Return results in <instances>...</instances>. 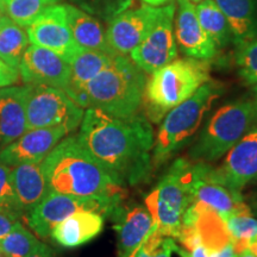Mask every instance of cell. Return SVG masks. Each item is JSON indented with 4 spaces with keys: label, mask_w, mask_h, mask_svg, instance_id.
Returning a JSON list of instances; mask_svg holds the SVG:
<instances>
[{
    "label": "cell",
    "mask_w": 257,
    "mask_h": 257,
    "mask_svg": "<svg viewBox=\"0 0 257 257\" xmlns=\"http://www.w3.org/2000/svg\"><path fill=\"white\" fill-rule=\"evenodd\" d=\"M162 8L143 5L126 10L112 19L106 30V38L117 55L126 56L136 48L160 18Z\"/></svg>",
    "instance_id": "obj_13"
},
{
    "label": "cell",
    "mask_w": 257,
    "mask_h": 257,
    "mask_svg": "<svg viewBox=\"0 0 257 257\" xmlns=\"http://www.w3.org/2000/svg\"><path fill=\"white\" fill-rule=\"evenodd\" d=\"M257 126V106L251 100H236L214 112L188 152L194 162H213L223 157L251 128Z\"/></svg>",
    "instance_id": "obj_6"
},
{
    "label": "cell",
    "mask_w": 257,
    "mask_h": 257,
    "mask_svg": "<svg viewBox=\"0 0 257 257\" xmlns=\"http://www.w3.org/2000/svg\"><path fill=\"white\" fill-rule=\"evenodd\" d=\"M17 221L19 220H16L14 218L6 216L4 213H0V239L4 238L6 234L14 229Z\"/></svg>",
    "instance_id": "obj_35"
},
{
    "label": "cell",
    "mask_w": 257,
    "mask_h": 257,
    "mask_svg": "<svg viewBox=\"0 0 257 257\" xmlns=\"http://www.w3.org/2000/svg\"><path fill=\"white\" fill-rule=\"evenodd\" d=\"M175 4L162 8L160 18L148 35L130 53V60L144 73L153 74L178 57L174 34Z\"/></svg>",
    "instance_id": "obj_11"
},
{
    "label": "cell",
    "mask_w": 257,
    "mask_h": 257,
    "mask_svg": "<svg viewBox=\"0 0 257 257\" xmlns=\"http://www.w3.org/2000/svg\"><path fill=\"white\" fill-rule=\"evenodd\" d=\"M27 34L31 44L54 51L68 62L81 49L74 41L67 23L64 5L55 4L48 8L29 25Z\"/></svg>",
    "instance_id": "obj_12"
},
{
    "label": "cell",
    "mask_w": 257,
    "mask_h": 257,
    "mask_svg": "<svg viewBox=\"0 0 257 257\" xmlns=\"http://www.w3.org/2000/svg\"><path fill=\"white\" fill-rule=\"evenodd\" d=\"M182 225H188L195 230L201 245L208 251H216L232 242L225 220L217 211L199 201H193L185 211Z\"/></svg>",
    "instance_id": "obj_19"
},
{
    "label": "cell",
    "mask_w": 257,
    "mask_h": 257,
    "mask_svg": "<svg viewBox=\"0 0 257 257\" xmlns=\"http://www.w3.org/2000/svg\"><path fill=\"white\" fill-rule=\"evenodd\" d=\"M60 0H6L4 11L15 23L28 28L50 6Z\"/></svg>",
    "instance_id": "obj_28"
},
{
    "label": "cell",
    "mask_w": 257,
    "mask_h": 257,
    "mask_svg": "<svg viewBox=\"0 0 257 257\" xmlns=\"http://www.w3.org/2000/svg\"><path fill=\"white\" fill-rule=\"evenodd\" d=\"M117 233V257H130L153 230L154 223L144 206H123L120 204L110 217Z\"/></svg>",
    "instance_id": "obj_18"
},
{
    "label": "cell",
    "mask_w": 257,
    "mask_h": 257,
    "mask_svg": "<svg viewBox=\"0 0 257 257\" xmlns=\"http://www.w3.org/2000/svg\"><path fill=\"white\" fill-rule=\"evenodd\" d=\"M210 80L206 61L175 59L161 67L146 83L143 102L147 118L152 123H160L172 108L187 100Z\"/></svg>",
    "instance_id": "obj_4"
},
{
    "label": "cell",
    "mask_w": 257,
    "mask_h": 257,
    "mask_svg": "<svg viewBox=\"0 0 257 257\" xmlns=\"http://www.w3.org/2000/svg\"><path fill=\"white\" fill-rule=\"evenodd\" d=\"M236 63L239 76L246 85L257 83V36L236 46Z\"/></svg>",
    "instance_id": "obj_31"
},
{
    "label": "cell",
    "mask_w": 257,
    "mask_h": 257,
    "mask_svg": "<svg viewBox=\"0 0 257 257\" xmlns=\"http://www.w3.org/2000/svg\"><path fill=\"white\" fill-rule=\"evenodd\" d=\"M253 101H255V104L257 106V83L256 85H253Z\"/></svg>",
    "instance_id": "obj_42"
},
{
    "label": "cell",
    "mask_w": 257,
    "mask_h": 257,
    "mask_svg": "<svg viewBox=\"0 0 257 257\" xmlns=\"http://www.w3.org/2000/svg\"><path fill=\"white\" fill-rule=\"evenodd\" d=\"M6 16L5 11L3 9H0V27H2V23H3V19H4V17Z\"/></svg>",
    "instance_id": "obj_43"
},
{
    "label": "cell",
    "mask_w": 257,
    "mask_h": 257,
    "mask_svg": "<svg viewBox=\"0 0 257 257\" xmlns=\"http://www.w3.org/2000/svg\"><path fill=\"white\" fill-rule=\"evenodd\" d=\"M179 163L184 184L193 201L206 204L221 217L237 214L251 216V210L239 192L219 184L210 176V163L194 162L180 157Z\"/></svg>",
    "instance_id": "obj_10"
},
{
    "label": "cell",
    "mask_w": 257,
    "mask_h": 257,
    "mask_svg": "<svg viewBox=\"0 0 257 257\" xmlns=\"http://www.w3.org/2000/svg\"><path fill=\"white\" fill-rule=\"evenodd\" d=\"M189 2H195V3H200L202 0H189Z\"/></svg>",
    "instance_id": "obj_46"
},
{
    "label": "cell",
    "mask_w": 257,
    "mask_h": 257,
    "mask_svg": "<svg viewBox=\"0 0 257 257\" xmlns=\"http://www.w3.org/2000/svg\"><path fill=\"white\" fill-rule=\"evenodd\" d=\"M24 85L49 86L67 91L70 80V64L63 57L35 44L28 47L18 67Z\"/></svg>",
    "instance_id": "obj_15"
},
{
    "label": "cell",
    "mask_w": 257,
    "mask_h": 257,
    "mask_svg": "<svg viewBox=\"0 0 257 257\" xmlns=\"http://www.w3.org/2000/svg\"><path fill=\"white\" fill-rule=\"evenodd\" d=\"M221 91L220 83L210 80L187 100L172 108L165 115L154 140L153 168H159L191 142Z\"/></svg>",
    "instance_id": "obj_5"
},
{
    "label": "cell",
    "mask_w": 257,
    "mask_h": 257,
    "mask_svg": "<svg viewBox=\"0 0 257 257\" xmlns=\"http://www.w3.org/2000/svg\"><path fill=\"white\" fill-rule=\"evenodd\" d=\"M64 9H66L67 23L74 41L81 49L102 51L108 55L117 56V54L111 49L108 44L106 31L95 18L76 6L66 4Z\"/></svg>",
    "instance_id": "obj_24"
},
{
    "label": "cell",
    "mask_w": 257,
    "mask_h": 257,
    "mask_svg": "<svg viewBox=\"0 0 257 257\" xmlns=\"http://www.w3.org/2000/svg\"><path fill=\"white\" fill-rule=\"evenodd\" d=\"M193 202L182 180L176 160L159 184L146 197V207L156 230L166 237L176 238L182 226L185 211Z\"/></svg>",
    "instance_id": "obj_7"
},
{
    "label": "cell",
    "mask_w": 257,
    "mask_h": 257,
    "mask_svg": "<svg viewBox=\"0 0 257 257\" xmlns=\"http://www.w3.org/2000/svg\"><path fill=\"white\" fill-rule=\"evenodd\" d=\"M199 23L217 48H224L232 41L230 25L214 0H202L195 6Z\"/></svg>",
    "instance_id": "obj_27"
},
{
    "label": "cell",
    "mask_w": 257,
    "mask_h": 257,
    "mask_svg": "<svg viewBox=\"0 0 257 257\" xmlns=\"http://www.w3.org/2000/svg\"><path fill=\"white\" fill-rule=\"evenodd\" d=\"M76 138L121 187L149 178L155 136L148 118L137 114L119 118L88 107Z\"/></svg>",
    "instance_id": "obj_1"
},
{
    "label": "cell",
    "mask_w": 257,
    "mask_h": 257,
    "mask_svg": "<svg viewBox=\"0 0 257 257\" xmlns=\"http://www.w3.org/2000/svg\"><path fill=\"white\" fill-rule=\"evenodd\" d=\"M211 257H237V253L234 251L232 242L224 245L223 248L211 252Z\"/></svg>",
    "instance_id": "obj_37"
},
{
    "label": "cell",
    "mask_w": 257,
    "mask_h": 257,
    "mask_svg": "<svg viewBox=\"0 0 257 257\" xmlns=\"http://www.w3.org/2000/svg\"><path fill=\"white\" fill-rule=\"evenodd\" d=\"M5 3H6V0H0V9L4 10V8H5Z\"/></svg>",
    "instance_id": "obj_44"
},
{
    "label": "cell",
    "mask_w": 257,
    "mask_h": 257,
    "mask_svg": "<svg viewBox=\"0 0 257 257\" xmlns=\"http://www.w3.org/2000/svg\"><path fill=\"white\" fill-rule=\"evenodd\" d=\"M49 191L87 198L121 199L124 187L99 165L78 138L64 137L41 163Z\"/></svg>",
    "instance_id": "obj_2"
},
{
    "label": "cell",
    "mask_w": 257,
    "mask_h": 257,
    "mask_svg": "<svg viewBox=\"0 0 257 257\" xmlns=\"http://www.w3.org/2000/svg\"><path fill=\"white\" fill-rule=\"evenodd\" d=\"M41 243L37 237L19 220L16 223L14 229L4 238L0 239V249L9 257H27Z\"/></svg>",
    "instance_id": "obj_29"
},
{
    "label": "cell",
    "mask_w": 257,
    "mask_h": 257,
    "mask_svg": "<svg viewBox=\"0 0 257 257\" xmlns=\"http://www.w3.org/2000/svg\"><path fill=\"white\" fill-rule=\"evenodd\" d=\"M176 248L174 238L161 234L154 225L147 238L130 257H172Z\"/></svg>",
    "instance_id": "obj_32"
},
{
    "label": "cell",
    "mask_w": 257,
    "mask_h": 257,
    "mask_svg": "<svg viewBox=\"0 0 257 257\" xmlns=\"http://www.w3.org/2000/svg\"><path fill=\"white\" fill-rule=\"evenodd\" d=\"M220 167H210V176L219 184L240 192L257 179V126L231 148Z\"/></svg>",
    "instance_id": "obj_14"
},
{
    "label": "cell",
    "mask_w": 257,
    "mask_h": 257,
    "mask_svg": "<svg viewBox=\"0 0 257 257\" xmlns=\"http://www.w3.org/2000/svg\"><path fill=\"white\" fill-rule=\"evenodd\" d=\"M225 220L227 230L232 237V244L237 255L248 250L250 242L257 237V219L251 216H230L221 217Z\"/></svg>",
    "instance_id": "obj_30"
},
{
    "label": "cell",
    "mask_w": 257,
    "mask_h": 257,
    "mask_svg": "<svg viewBox=\"0 0 257 257\" xmlns=\"http://www.w3.org/2000/svg\"><path fill=\"white\" fill-rule=\"evenodd\" d=\"M21 80L19 70L9 66L0 59V88L14 86Z\"/></svg>",
    "instance_id": "obj_34"
},
{
    "label": "cell",
    "mask_w": 257,
    "mask_h": 257,
    "mask_svg": "<svg viewBox=\"0 0 257 257\" xmlns=\"http://www.w3.org/2000/svg\"><path fill=\"white\" fill-rule=\"evenodd\" d=\"M0 257H9V256L6 255V253H5L4 251H3L2 249H0Z\"/></svg>",
    "instance_id": "obj_45"
},
{
    "label": "cell",
    "mask_w": 257,
    "mask_h": 257,
    "mask_svg": "<svg viewBox=\"0 0 257 257\" xmlns=\"http://www.w3.org/2000/svg\"><path fill=\"white\" fill-rule=\"evenodd\" d=\"M27 86L0 88V148L27 133Z\"/></svg>",
    "instance_id": "obj_20"
},
{
    "label": "cell",
    "mask_w": 257,
    "mask_h": 257,
    "mask_svg": "<svg viewBox=\"0 0 257 257\" xmlns=\"http://www.w3.org/2000/svg\"><path fill=\"white\" fill-rule=\"evenodd\" d=\"M174 34L176 44L187 57L207 62L216 56V44L199 23L195 6L189 0H179Z\"/></svg>",
    "instance_id": "obj_17"
},
{
    "label": "cell",
    "mask_w": 257,
    "mask_h": 257,
    "mask_svg": "<svg viewBox=\"0 0 257 257\" xmlns=\"http://www.w3.org/2000/svg\"><path fill=\"white\" fill-rule=\"evenodd\" d=\"M68 134L62 126L30 128L14 142L0 148V163L10 168L24 163H42Z\"/></svg>",
    "instance_id": "obj_16"
},
{
    "label": "cell",
    "mask_w": 257,
    "mask_h": 257,
    "mask_svg": "<svg viewBox=\"0 0 257 257\" xmlns=\"http://www.w3.org/2000/svg\"><path fill=\"white\" fill-rule=\"evenodd\" d=\"M248 250L250 252H252L253 255L257 256V240H252V242H250Z\"/></svg>",
    "instance_id": "obj_39"
},
{
    "label": "cell",
    "mask_w": 257,
    "mask_h": 257,
    "mask_svg": "<svg viewBox=\"0 0 257 257\" xmlns=\"http://www.w3.org/2000/svg\"><path fill=\"white\" fill-rule=\"evenodd\" d=\"M237 257H257V256L253 255L252 252H250L249 250H244L243 252H240L239 255H237Z\"/></svg>",
    "instance_id": "obj_40"
},
{
    "label": "cell",
    "mask_w": 257,
    "mask_h": 257,
    "mask_svg": "<svg viewBox=\"0 0 257 257\" xmlns=\"http://www.w3.org/2000/svg\"><path fill=\"white\" fill-rule=\"evenodd\" d=\"M104 216L92 211H79L64 218L51 230L50 237L64 248H76L95 238L104 229Z\"/></svg>",
    "instance_id": "obj_21"
},
{
    "label": "cell",
    "mask_w": 257,
    "mask_h": 257,
    "mask_svg": "<svg viewBox=\"0 0 257 257\" xmlns=\"http://www.w3.org/2000/svg\"><path fill=\"white\" fill-rule=\"evenodd\" d=\"M175 252H178L181 257H187V255H186V252H185V250H182L181 248H179V246H178V248H176Z\"/></svg>",
    "instance_id": "obj_41"
},
{
    "label": "cell",
    "mask_w": 257,
    "mask_h": 257,
    "mask_svg": "<svg viewBox=\"0 0 257 257\" xmlns=\"http://www.w3.org/2000/svg\"><path fill=\"white\" fill-rule=\"evenodd\" d=\"M146 73L126 56L117 55L86 85L85 108L95 107L119 118L136 115L143 104Z\"/></svg>",
    "instance_id": "obj_3"
},
{
    "label": "cell",
    "mask_w": 257,
    "mask_h": 257,
    "mask_svg": "<svg viewBox=\"0 0 257 257\" xmlns=\"http://www.w3.org/2000/svg\"><path fill=\"white\" fill-rule=\"evenodd\" d=\"M114 56L102 51L80 49L70 61V80L66 93L82 108H85L86 85L99 73L107 68Z\"/></svg>",
    "instance_id": "obj_22"
},
{
    "label": "cell",
    "mask_w": 257,
    "mask_h": 257,
    "mask_svg": "<svg viewBox=\"0 0 257 257\" xmlns=\"http://www.w3.org/2000/svg\"><path fill=\"white\" fill-rule=\"evenodd\" d=\"M0 213L14 218L16 220H21L24 218L23 210L12 186L11 168L0 163Z\"/></svg>",
    "instance_id": "obj_33"
},
{
    "label": "cell",
    "mask_w": 257,
    "mask_h": 257,
    "mask_svg": "<svg viewBox=\"0 0 257 257\" xmlns=\"http://www.w3.org/2000/svg\"><path fill=\"white\" fill-rule=\"evenodd\" d=\"M25 86L29 130L62 126L70 134L80 126L85 110L63 89L42 85Z\"/></svg>",
    "instance_id": "obj_8"
},
{
    "label": "cell",
    "mask_w": 257,
    "mask_h": 257,
    "mask_svg": "<svg viewBox=\"0 0 257 257\" xmlns=\"http://www.w3.org/2000/svg\"><path fill=\"white\" fill-rule=\"evenodd\" d=\"M120 204L121 199L76 197L49 191L24 218L35 233L42 238H48L56 224L75 212L92 211L104 217H111Z\"/></svg>",
    "instance_id": "obj_9"
},
{
    "label": "cell",
    "mask_w": 257,
    "mask_h": 257,
    "mask_svg": "<svg viewBox=\"0 0 257 257\" xmlns=\"http://www.w3.org/2000/svg\"><path fill=\"white\" fill-rule=\"evenodd\" d=\"M30 40L23 27L5 16L0 27V59L9 66L18 69Z\"/></svg>",
    "instance_id": "obj_26"
},
{
    "label": "cell",
    "mask_w": 257,
    "mask_h": 257,
    "mask_svg": "<svg viewBox=\"0 0 257 257\" xmlns=\"http://www.w3.org/2000/svg\"><path fill=\"white\" fill-rule=\"evenodd\" d=\"M27 257H56V256H55V252H54V250L51 249L50 246H48L47 244L44 243H41L40 245H38L37 248Z\"/></svg>",
    "instance_id": "obj_36"
},
{
    "label": "cell",
    "mask_w": 257,
    "mask_h": 257,
    "mask_svg": "<svg viewBox=\"0 0 257 257\" xmlns=\"http://www.w3.org/2000/svg\"><path fill=\"white\" fill-rule=\"evenodd\" d=\"M144 3H146L147 5H150V6H162L165 5L166 3L170 2V0H143Z\"/></svg>",
    "instance_id": "obj_38"
},
{
    "label": "cell",
    "mask_w": 257,
    "mask_h": 257,
    "mask_svg": "<svg viewBox=\"0 0 257 257\" xmlns=\"http://www.w3.org/2000/svg\"><path fill=\"white\" fill-rule=\"evenodd\" d=\"M11 180L24 217L30 213L49 192L41 163H24L12 167Z\"/></svg>",
    "instance_id": "obj_23"
},
{
    "label": "cell",
    "mask_w": 257,
    "mask_h": 257,
    "mask_svg": "<svg viewBox=\"0 0 257 257\" xmlns=\"http://www.w3.org/2000/svg\"><path fill=\"white\" fill-rule=\"evenodd\" d=\"M214 3L226 18L236 46L257 36V0H214Z\"/></svg>",
    "instance_id": "obj_25"
}]
</instances>
